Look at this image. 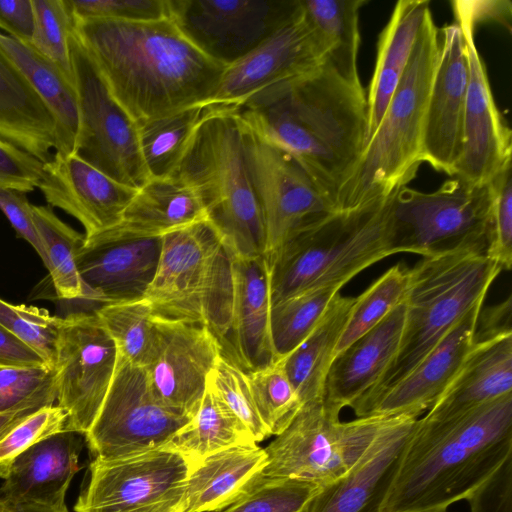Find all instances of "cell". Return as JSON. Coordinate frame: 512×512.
Here are the masks:
<instances>
[{
    "mask_svg": "<svg viewBox=\"0 0 512 512\" xmlns=\"http://www.w3.org/2000/svg\"><path fill=\"white\" fill-rule=\"evenodd\" d=\"M451 5L463 35L469 70L463 150L452 177L474 185H487L512 163V134L496 106L475 43L476 26L462 0H454Z\"/></svg>",
    "mask_w": 512,
    "mask_h": 512,
    "instance_id": "17",
    "label": "cell"
},
{
    "mask_svg": "<svg viewBox=\"0 0 512 512\" xmlns=\"http://www.w3.org/2000/svg\"><path fill=\"white\" fill-rule=\"evenodd\" d=\"M512 456V393L444 421L418 418L379 512H446Z\"/></svg>",
    "mask_w": 512,
    "mask_h": 512,
    "instance_id": "3",
    "label": "cell"
},
{
    "mask_svg": "<svg viewBox=\"0 0 512 512\" xmlns=\"http://www.w3.org/2000/svg\"><path fill=\"white\" fill-rule=\"evenodd\" d=\"M393 193L355 209L329 212L295 233L267 260L271 306L312 289L340 290L371 265L405 253L396 236Z\"/></svg>",
    "mask_w": 512,
    "mask_h": 512,
    "instance_id": "4",
    "label": "cell"
},
{
    "mask_svg": "<svg viewBox=\"0 0 512 512\" xmlns=\"http://www.w3.org/2000/svg\"><path fill=\"white\" fill-rule=\"evenodd\" d=\"M441 32L424 120L422 155L423 162L452 177L463 150L469 70L459 25H445Z\"/></svg>",
    "mask_w": 512,
    "mask_h": 512,
    "instance_id": "20",
    "label": "cell"
},
{
    "mask_svg": "<svg viewBox=\"0 0 512 512\" xmlns=\"http://www.w3.org/2000/svg\"><path fill=\"white\" fill-rule=\"evenodd\" d=\"M171 18L206 56L224 67L295 19L300 0H169Z\"/></svg>",
    "mask_w": 512,
    "mask_h": 512,
    "instance_id": "16",
    "label": "cell"
},
{
    "mask_svg": "<svg viewBox=\"0 0 512 512\" xmlns=\"http://www.w3.org/2000/svg\"><path fill=\"white\" fill-rule=\"evenodd\" d=\"M0 512H69L66 504L49 505L34 501L10 499L0 493Z\"/></svg>",
    "mask_w": 512,
    "mask_h": 512,
    "instance_id": "58",
    "label": "cell"
},
{
    "mask_svg": "<svg viewBox=\"0 0 512 512\" xmlns=\"http://www.w3.org/2000/svg\"><path fill=\"white\" fill-rule=\"evenodd\" d=\"M242 121L246 160L264 217L265 257L270 260L295 233L335 210L289 152Z\"/></svg>",
    "mask_w": 512,
    "mask_h": 512,
    "instance_id": "15",
    "label": "cell"
},
{
    "mask_svg": "<svg viewBox=\"0 0 512 512\" xmlns=\"http://www.w3.org/2000/svg\"><path fill=\"white\" fill-rule=\"evenodd\" d=\"M38 188L50 206L76 218L90 237L117 226L138 189L124 185L74 155L43 163Z\"/></svg>",
    "mask_w": 512,
    "mask_h": 512,
    "instance_id": "23",
    "label": "cell"
},
{
    "mask_svg": "<svg viewBox=\"0 0 512 512\" xmlns=\"http://www.w3.org/2000/svg\"><path fill=\"white\" fill-rule=\"evenodd\" d=\"M0 29L8 36L30 45L35 32L32 0H0Z\"/></svg>",
    "mask_w": 512,
    "mask_h": 512,
    "instance_id": "54",
    "label": "cell"
},
{
    "mask_svg": "<svg viewBox=\"0 0 512 512\" xmlns=\"http://www.w3.org/2000/svg\"><path fill=\"white\" fill-rule=\"evenodd\" d=\"M155 319L157 344L144 368L149 384L161 404L192 418L222 348L204 324Z\"/></svg>",
    "mask_w": 512,
    "mask_h": 512,
    "instance_id": "18",
    "label": "cell"
},
{
    "mask_svg": "<svg viewBox=\"0 0 512 512\" xmlns=\"http://www.w3.org/2000/svg\"><path fill=\"white\" fill-rule=\"evenodd\" d=\"M501 271L486 255L485 244H464L422 256L409 268L397 354L379 383L362 397L406 376L475 305L484 302Z\"/></svg>",
    "mask_w": 512,
    "mask_h": 512,
    "instance_id": "7",
    "label": "cell"
},
{
    "mask_svg": "<svg viewBox=\"0 0 512 512\" xmlns=\"http://www.w3.org/2000/svg\"><path fill=\"white\" fill-rule=\"evenodd\" d=\"M94 312L114 340L118 354L145 368L157 344V324L145 299L101 304Z\"/></svg>",
    "mask_w": 512,
    "mask_h": 512,
    "instance_id": "39",
    "label": "cell"
},
{
    "mask_svg": "<svg viewBox=\"0 0 512 512\" xmlns=\"http://www.w3.org/2000/svg\"><path fill=\"white\" fill-rule=\"evenodd\" d=\"M429 5L428 0L398 1L379 36L377 59L366 97V144L379 127L403 75L420 27L430 12Z\"/></svg>",
    "mask_w": 512,
    "mask_h": 512,
    "instance_id": "32",
    "label": "cell"
},
{
    "mask_svg": "<svg viewBox=\"0 0 512 512\" xmlns=\"http://www.w3.org/2000/svg\"><path fill=\"white\" fill-rule=\"evenodd\" d=\"M512 334V297L484 308L482 306L476 323L474 342L494 339Z\"/></svg>",
    "mask_w": 512,
    "mask_h": 512,
    "instance_id": "55",
    "label": "cell"
},
{
    "mask_svg": "<svg viewBox=\"0 0 512 512\" xmlns=\"http://www.w3.org/2000/svg\"><path fill=\"white\" fill-rule=\"evenodd\" d=\"M483 302L475 305L453 329L402 379L351 405L356 417L419 418L450 384L474 344Z\"/></svg>",
    "mask_w": 512,
    "mask_h": 512,
    "instance_id": "21",
    "label": "cell"
},
{
    "mask_svg": "<svg viewBox=\"0 0 512 512\" xmlns=\"http://www.w3.org/2000/svg\"><path fill=\"white\" fill-rule=\"evenodd\" d=\"M512 393V334L474 342L460 369L422 418L444 421Z\"/></svg>",
    "mask_w": 512,
    "mask_h": 512,
    "instance_id": "28",
    "label": "cell"
},
{
    "mask_svg": "<svg viewBox=\"0 0 512 512\" xmlns=\"http://www.w3.org/2000/svg\"><path fill=\"white\" fill-rule=\"evenodd\" d=\"M0 140L45 163L57 149L56 120L0 47Z\"/></svg>",
    "mask_w": 512,
    "mask_h": 512,
    "instance_id": "29",
    "label": "cell"
},
{
    "mask_svg": "<svg viewBox=\"0 0 512 512\" xmlns=\"http://www.w3.org/2000/svg\"><path fill=\"white\" fill-rule=\"evenodd\" d=\"M354 302L355 297L338 293L311 334L282 358L287 377L303 404L323 398L334 351Z\"/></svg>",
    "mask_w": 512,
    "mask_h": 512,
    "instance_id": "34",
    "label": "cell"
},
{
    "mask_svg": "<svg viewBox=\"0 0 512 512\" xmlns=\"http://www.w3.org/2000/svg\"><path fill=\"white\" fill-rule=\"evenodd\" d=\"M43 365L48 364L36 350L0 326V366L33 367Z\"/></svg>",
    "mask_w": 512,
    "mask_h": 512,
    "instance_id": "56",
    "label": "cell"
},
{
    "mask_svg": "<svg viewBox=\"0 0 512 512\" xmlns=\"http://www.w3.org/2000/svg\"><path fill=\"white\" fill-rule=\"evenodd\" d=\"M492 204L491 183L474 185L452 177L433 192L401 186L392 197L399 245L420 256L464 244L487 247Z\"/></svg>",
    "mask_w": 512,
    "mask_h": 512,
    "instance_id": "11",
    "label": "cell"
},
{
    "mask_svg": "<svg viewBox=\"0 0 512 512\" xmlns=\"http://www.w3.org/2000/svg\"><path fill=\"white\" fill-rule=\"evenodd\" d=\"M446 512H448V511H446Z\"/></svg>",
    "mask_w": 512,
    "mask_h": 512,
    "instance_id": "60",
    "label": "cell"
},
{
    "mask_svg": "<svg viewBox=\"0 0 512 512\" xmlns=\"http://www.w3.org/2000/svg\"><path fill=\"white\" fill-rule=\"evenodd\" d=\"M0 47L13 60L52 112L57 123L56 152L72 155L79 126L74 79L31 45L1 32Z\"/></svg>",
    "mask_w": 512,
    "mask_h": 512,
    "instance_id": "33",
    "label": "cell"
},
{
    "mask_svg": "<svg viewBox=\"0 0 512 512\" xmlns=\"http://www.w3.org/2000/svg\"><path fill=\"white\" fill-rule=\"evenodd\" d=\"M417 419L391 417L358 462L344 476L321 488L304 512H379Z\"/></svg>",
    "mask_w": 512,
    "mask_h": 512,
    "instance_id": "25",
    "label": "cell"
},
{
    "mask_svg": "<svg viewBox=\"0 0 512 512\" xmlns=\"http://www.w3.org/2000/svg\"><path fill=\"white\" fill-rule=\"evenodd\" d=\"M493 204L486 255L501 270L512 266V163L508 164L491 182Z\"/></svg>",
    "mask_w": 512,
    "mask_h": 512,
    "instance_id": "49",
    "label": "cell"
},
{
    "mask_svg": "<svg viewBox=\"0 0 512 512\" xmlns=\"http://www.w3.org/2000/svg\"><path fill=\"white\" fill-rule=\"evenodd\" d=\"M321 487L313 482L267 477L222 512H304Z\"/></svg>",
    "mask_w": 512,
    "mask_h": 512,
    "instance_id": "44",
    "label": "cell"
},
{
    "mask_svg": "<svg viewBox=\"0 0 512 512\" xmlns=\"http://www.w3.org/2000/svg\"><path fill=\"white\" fill-rule=\"evenodd\" d=\"M365 0H300L302 15L324 59L349 83L362 86L357 68L359 11Z\"/></svg>",
    "mask_w": 512,
    "mask_h": 512,
    "instance_id": "35",
    "label": "cell"
},
{
    "mask_svg": "<svg viewBox=\"0 0 512 512\" xmlns=\"http://www.w3.org/2000/svg\"><path fill=\"white\" fill-rule=\"evenodd\" d=\"M80 435L64 430L30 446L12 462L0 493L14 500L65 504L66 491L81 468Z\"/></svg>",
    "mask_w": 512,
    "mask_h": 512,
    "instance_id": "27",
    "label": "cell"
},
{
    "mask_svg": "<svg viewBox=\"0 0 512 512\" xmlns=\"http://www.w3.org/2000/svg\"><path fill=\"white\" fill-rule=\"evenodd\" d=\"M214 104H200L137 124L139 145L149 178L173 176L188 144Z\"/></svg>",
    "mask_w": 512,
    "mask_h": 512,
    "instance_id": "37",
    "label": "cell"
},
{
    "mask_svg": "<svg viewBox=\"0 0 512 512\" xmlns=\"http://www.w3.org/2000/svg\"><path fill=\"white\" fill-rule=\"evenodd\" d=\"M250 126L289 152L336 210L367 139V101L328 63L255 94L237 107Z\"/></svg>",
    "mask_w": 512,
    "mask_h": 512,
    "instance_id": "1",
    "label": "cell"
},
{
    "mask_svg": "<svg viewBox=\"0 0 512 512\" xmlns=\"http://www.w3.org/2000/svg\"><path fill=\"white\" fill-rule=\"evenodd\" d=\"M249 443L256 442L207 380L197 412L164 448L179 453L191 468L211 454Z\"/></svg>",
    "mask_w": 512,
    "mask_h": 512,
    "instance_id": "36",
    "label": "cell"
},
{
    "mask_svg": "<svg viewBox=\"0 0 512 512\" xmlns=\"http://www.w3.org/2000/svg\"><path fill=\"white\" fill-rule=\"evenodd\" d=\"M232 279L230 332L222 355L249 372L277 360L270 333V272L266 257L232 254Z\"/></svg>",
    "mask_w": 512,
    "mask_h": 512,
    "instance_id": "24",
    "label": "cell"
},
{
    "mask_svg": "<svg viewBox=\"0 0 512 512\" xmlns=\"http://www.w3.org/2000/svg\"><path fill=\"white\" fill-rule=\"evenodd\" d=\"M208 381L256 443L269 437L256 410L247 372L221 354Z\"/></svg>",
    "mask_w": 512,
    "mask_h": 512,
    "instance_id": "46",
    "label": "cell"
},
{
    "mask_svg": "<svg viewBox=\"0 0 512 512\" xmlns=\"http://www.w3.org/2000/svg\"><path fill=\"white\" fill-rule=\"evenodd\" d=\"M173 176L194 189L206 220L233 255L265 256L264 217L237 107L215 105L195 130Z\"/></svg>",
    "mask_w": 512,
    "mask_h": 512,
    "instance_id": "5",
    "label": "cell"
},
{
    "mask_svg": "<svg viewBox=\"0 0 512 512\" xmlns=\"http://www.w3.org/2000/svg\"><path fill=\"white\" fill-rule=\"evenodd\" d=\"M391 417L340 420L317 399L302 405L290 424L264 448L262 475L313 482L321 488L344 476L364 455Z\"/></svg>",
    "mask_w": 512,
    "mask_h": 512,
    "instance_id": "9",
    "label": "cell"
},
{
    "mask_svg": "<svg viewBox=\"0 0 512 512\" xmlns=\"http://www.w3.org/2000/svg\"><path fill=\"white\" fill-rule=\"evenodd\" d=\"M35 32L31 46L73 78L69 40L74 16L67 0H32Z\"/></svg>",
    "mask_w": 512,
    "mask_h": 512,
    "instance_id": "45",
    "label": "cell"
},
{
    "mask_svg": "<svg viewBox=\"0 0 512 512\" xmlns=\"http://www.w3.org/2000/svg\"><path fill=\"white\" fill-rule=\"evenodd\" d=\"M340 290L304 291L271 306L270 333L276 359L287 356L316 328Z\"/></svg>",
    "mask_w": 512,
    "mask_h": 512,
    "instance_id": "40",
    "label": "cell"
},
{
    "mask_svg": "<svg viewBox=\"0 0 512 512\" xmlns=\"http://www.w3.org/2000/svg\"><path fill=\"white\" fill-rule=\"evenodd\" d=\"M190 467L177 452L161 448L117 459H93L76 512H184Z\"/></svg>",
    "mask_w": 512,
    "mask_h": 512,
    "instance_id": "13",
    "label": "cell"
},
{
    "mask_svg": "<svg viewBox=\"0 0 512 512\" xmlns=\"http://www.w3.org/2000/svg\"><path fill=\"white\" fill-rule=\"evenodd\" d=\"M74 30L110 92L136 124L211 104L226 67L174 20L75 19Z\"/></svg>",
    "mask_w": 512,
    "mask_h": 512,
    "instance_id": "2",
    "label": "cell"
},
{
    "mask_svg": "<svg viewBox=\"0 0 512 512\" xmlns=\"http://www.w3.org/2000/svg\"><path fill=\"white\" fill-rule=\"evenodd\" d=\"M475 26L494 21L511 30L512 4L507 0H462Z\"/></svg>",
    "mask_w": 512,
    "mask_h": 512,
    "instance_id": "57",
    "label": "cell"
},
{
    "mask_svg": "<svg viewBox=\"0 0 512 512\" xmlns=\"http://www.w3.org/2000/svg\"><path fill=\"white\" fill-rule=\"evenodd\" d=\"M232 296V253L207 220L162 236L156 273L143 297L154 317L206 325L223 352Z\"/></svg>",
    "mask_w": 512,
    "mask_h": 512,
    "instance_id": "8",
    "label": "cell"
},
{
    "mask_svg": "<svg viewBox=\"0 0 512 512\" xmlns=\"http://www.w3.org/2000/svg\"><path fill=\"white\" fill-rule=\"evenodd\" d=\"M323 62V53L301 10L257 48L226 67L211 104L238 107L262 90L305 74Z\"/></svg>",
    "mask_w": 512,
    "mask_h": 512,
    "instance_id": "22",
    "label": "cell"
},
{
    "mask_svg": "<svg viewBox=\"0 0 512 512\" xmlns=\"http://www.w3.org/2000/svg\"><path fill=\"white\" fill-rule=\"evenodd\" d=\"M43 162L0 140V189L24 193L38 188Z\"/></svg>",
    "mask_w": 512,
    "mask_h": 512,
    "instance_id": "51",
    "label": "cell"
},
{
    "mask_svg": "<svg viewBox=\"0 0 512 512\" xmlns=\"http://www.w3.org/2000/svg\"><path fill=\"white\" fill-rule=\"evenodd\" d=\"M469 512H512V456L466 499Z\"/></svg>",
    "mask_w": 512,
    "mask_h": 512,
    "instance_id": "52",
    "label": "cell"
},
{
    "mask_svg": "<svg viewBox=\"0 0 512 512\" xmlns=\"http://www.w3.org/2000/svg\"><path fill=\"white\" fill-rule=\"evenodd\" d=\"M55 371L48 365L0 366V414L55 405Z\"/></svg>",
    "mask_w": 512,
    "mask_h": 512,
    "instance_id": "43",
    "label": "cell"
},
{
    "mask_svg": "<svg viewBox=\"0 0 512 512\" xmlns=\"http://www.w3.org/2000/svg\"><path fill=\"white\" fill-rule=\"evenodd\" d=\"M118 361L116 344L94 309L62 318L53 369L66 430L85 435L97 417Z\"/></svg>",
    "mask_w": 512,
    "mask_h": 512,
    "instance_id": "14",
    "label": "cell"
},
{
    "mask_svg": "<svg viewBox=\"0 0 512 512\" xmlns=\"http://www.w3.org/2000/svg\"><path fill=\"white\" fill-rule=\"evenodd\" d=\"M190 420L161 404L144 368L118 354L105 400L84 436L93 459L117 460L164 448Z\"/></svg>",
    "mask_w": 512,
    "mask_h": 512,
    "instance_id": "12",
    "label": "cell"
},
{
    "mask_svg": "<svg viewBox=\"0 0 512 512\" xmlns=\"http://www.w3.org/2000/svg\"><path fill=\"white\" fill-rule=\"evenodd\" d=\"M404 322L403 301L333 359L323 396L329 407L341 412L379 383L397 354Z\"/></svg>",
    "mask_w": 512,
    "mask_h": 512,
    "instance_id": "26",
    "label": "cell"
},
{
    "mask_svg": "<svg viewBox=\"0 0 512 512\" xmlns=\"http://www.w3.org/2000/svg\"><path fill=\"white\" fill-rule=\"evenodd\" d=\"M62 318L34 306L14 305L0 298V326L36 350L53 368Z\"/></svg>",
    "mask_w": 512,
    "mask_h": 512,
    "instance_id": "47",
    "label": "cell"
},
{
    "mask_svg": "<svg viewBox=\"0 0 512 512\" xmlns=\"http://www.w3.org/2000/svg\"><path fill=\"white\" fill-rule=\"evenodd\" d=\"M67 412L58 405L27 416L0 440V477L5 479L15 458L33 444L66 430Z\"/></svg>",
    "mask_w": 512,
    "mask_h": 512,
    "instance_id": "48",
    "label": "cell"
},
{
    "mask_svg": "<svg viewBox=\"0 0 512 512\" xmlns=\"http://www.w3.org/2000/svg\"><path fill=\"white\" fill-rule=\"evenodd\" d=\"M32 214L56 296L61 300H84L76 257L85 235L60 220L51 207L32 204Z\"/></svg>",
    "mask_w": 512,
    "mask_h": 512,
    "instance_id": "38",
    "label": "cell"
},
{
    "mask_svg": "<svg viewBox=\"0 0 512 512\" xmlns=\"http://www.w3.org/2000/svg\"><path fill=\"white\" fill-rule=\"evenodd\" d=\"M439 52V30L430 11L381 123L343 187L335 211L387 197L416 176L423 163L424 120Z\"/></svg>",
    "mask_w": 512,
    "mask_h": 512,
    "instance_id": "6",
    "label": "cell"
},
{
    "mask_svg": "<svg viewBox=\"0 0 512 512\" xmlns=\"http://www.w3.org/2000/svg\"><path fill=\"white\" fill-rule=\"evenodd\" d=\"M206 220L194 189L177 176L149 178L137 190L122 221L108 229L124 237H162Z\"/></svg>",
    "mask_w": 512,
    "mask_h": 512,
    "instance_id": "31",
    "label": "cell"
},
{
    "mask_svg": "<svg viewBox=\"0 0 512 512\" xmlns=\"http://www.w3.org/2000/svg\"><path fill=\"white\" fill-rule=\"evenodd\" d=\"M409 279V268L404 263H397L355 297L348 321L336 345L334 358L404 301Z\"/></svg>",
    "mask_w": 512,
    "mask_h": 512,
    "instance_id": "41",
    "label": "cell"
},
{
    "mask_svg": "<svg viewBox=\"0 0 512 512\" xmlns=\"http://www.w3.org/2000/svg\"><path fill=\"white\" fill-rule=\"evenodd\" d=\"M267 456L257 443L235 445L190 468L184 512H217L245 495L262 476Z\"/></svg>",
    "mask_w": 512,
    "mask_h": 512,
    "instance_id": "30",
    "label": "cell"
},
{
    "mask_svg": "<svg viewBox=\"0 0 512 512\" xmlns=\"http://www.w3.org/2000/svg\"><path fill=\"white\" fill-rule=\"evenodd\" d=\"M0 210L17 235L26 240L44 261L43 245L33 219L32 204L28 201L26 193L13 189H0Z\"/></svg>",
    "mask_w": 512,
    "mask_h": 512,
    "instance_id": "53",
    "label": "cell"
},
{
    "mask_svg": "<svg viewBox=\"0 0 512 512\" xmlns=\"http://www.w3.org/2000/svg\"><path fill=\"white\" fill-rule=\"evenodd\" d=\"M37 410H23L0 414V440L18 423Z\"/></svg>",
    "mask_w": 512,
    "mask_h": 512,
    "instance_id": "59",
    "label": "cell"
},
{
    "mask_svg": "<svg viewBox=\"0 0 512 512\" xmlns=\"http://www.w3.org/2000/svg\"><path fill=\"white\" fill-rule=\"evenodd\" d=\"M75 19L155 21L171 17L169 0H67Z\"/></svg>",
    "mask_w": 512,
    "mask_h": 512,
    "instance_id": "50",
    "label": "cell"
},
{
    "mask_svg": "<svg viewBox=\"0 0 512 512\" xmlns=\"http://www.w3.org/2000/svg\"><path fill=\"white\" fill-rule=\"evenodd\" d=\"M69 46L79 111L72 155L112 179L139 189L149 175L141 155L137 124L110 92L74 29Z\"/></svg>",
    "mask_w": 512,
    "mask_h": 512,
    "instance_id": "10",
    "label": "cell"
},
{
    "mask_svg": "<svg viewBox=\"0 0 512 512\" xmlns=\"http://www.w3.org/2000/svg\"><path fill=\"white\" fill-rule=\"evenodd\" d=\"M161 246L162 237H124L109 230L85 237L76 257L83 301L101 305L142 299Z\"/></svg>",
    "mask_w": 512,
    "mask_h": 512,
    "instance_id": "19",
    "label": "cell"
},
{
    "mask_svg": "<svg viewBox=\"0 0 512 512\" xmlns=\"http://www.w3.org/2000/svg\"><path fill=\"white\" fill-rule=\"evenodd\" d=\"M247 376L256 410L269 437L280 434L303 405L287 377L282 358L247 372Z\"/></svg>",
    "mask_w": 512,
    "mask_h": 512,
    "instance_id": "42",
    "label": "cell"
}]
</instances>
